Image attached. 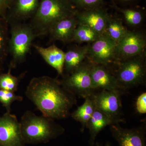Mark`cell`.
Masks as SVG:
<instances>
[{
    "label": "cell",
    "instance_id": "cell-6",
    "mask_svg": "<svg viewBox=\"0 0 146 146\" xmlns=\"http://www.w3.org/2000/svg\"><path fill=\"white\" fill-rule=\"evenodd\" d=\"M92 63L88 58L74 72L66 75L61 80L63 86L79 98L90 97L95 91L92 87L91 69Z\"/></svg>",
    "mask_w": 146,
    "mask_h": 146
},
{
    "label": "cell",
    "instance_id": "cell-18",
    "mask_svg": "<svg viewBox=\"0 0 146 146\" xmlns=\"http://www.w3.org/2000/svg\"><path fill=\"white\" fill-rule=\"evenodd\" d=\"M114 123H115L114 121L96 108L86 126L89 129L90 135L88 141L89 145L94 146L96 138L100 132L107 126Z\"/></svg>",
    "mask_w": 146,
    "mask_h": 146
},
{
    "label": "cell",
    "instance_id": "cell-8",
    "mask_svg": "<svg viewBox=\"0 0 146 146\" xmlns=\"http://www.w3.org/2000/svg\"><path fill=\"white\" fill-rule=\"evenodd\" d=\"M146 46L145 33L141 31L128 30L116 45V64L146 52Z\"/></svg>",
    "mask_w": 146,
    "mask_h": 146
},
{
    "label": "cell",
    "instance_id": "cell-17",
    "mask_svg": "<svg viewBox=\"0 0 146 146\" xmlns=\"http://www.w3.org/2000/svg\"><path fill=\"white\" fill-rule=\"evenodd\" d=\"M33 46L45 61L57 71L59 75L63 76L65 52L55 45L46 48L35 44Z\"/></svg>",
    "mask_w": 146,
    "mask_h": 146
},
{
    "label": "cell",
    "instance_id": "cell-7",
    "mask_svg": "<svg viewBox=\"0 0 146 146\" xmlns=\"http://www.w3.org/2000/svg\"><path fill=\"white\" fill-rule=\"evenodd\" d=\"M121 91L119 89L101 90L91 96L96 108L111 119L115 123L121 122Z\"/></svg>",
    "mask_w": 146,
    "mask_h": 146
},
{
    "label": "cell",
    "instance_id": "cell-24",
    "mask_svg": "<svg viewBox=\"0 0 146 146\" xmlns=\"http://www.w3.org/2000/svg\"><path fill=\"white\" fill-rule=\"evenodd\" d=\"M11 69L9 68L7 73L0 74V89L15 92L18 90L19 83L25 74L16 76L11 74Z\"/></svg>",
    "mask_w": 146,
    "mask_h": 146
},
{
    "label": "cell",
    "instance_id": "cell-29",
    "mask_svg": "<svg viewBox=\"0 0 146 146\" xmlns=\"http://www.w3.org/2000/svg\"><path fill=\"white\" fill-rule=\"evenodd\" d=\"M96 146H101L100 145L99 143H97L96 144ZM105 146H112L111 145V144L109 143V142H107V143H106V144L105 145Z\"/></svg>",
    "mask_w": 146,
    "mask_h": 146
},
{
    "label": "cell",
    "instance_id": "cell-28",
    "mask_svg": "<svg viewBox=\"0 0 146 146\" xmlns=\"http://www.w3.org/2000/svg\"><path fill=\"white\" fill-rule=\"evenodd\" d=\"M124 5H133L138 2L139 0H113Z\"/></svg>",
    "mask_w": 146,
    "mask_h": 146
},
{
    "label": "cell",
    "instance_id": "cell-13",
    "mask_svg": "<svg viewBox=\"0 0 146 146\" xmlns=\"http://www.w3.org/2000/svg\"><path fill=\"white\" fill-rule=\"evenodd\" d=\"M92 87L96 90L120 89L114 72L110 67L92 63L91 69Z\"/></svg>",
    "mask_w": 146,
    "mask_h": 146
},
{
    "label": "cell",
    "instance_id": "cell-1",
    "mask_svg": "<svg viewBox=\"0 0 146 146\" xmlns=\"http://www.w3.org/2000/svg\"><path fill=\"white\" fill-rule=\"evenodd\" d=\"M25 95L42 115L55 119H65L77 104L76 96L60 80L48 76L33 78L27 86Z\"/></svg>",
    "mask_w": 146,
    "mask_h": 146
},
{
    "label": "cell",
    "instance_id": "cell-19",
    "mask_svg": "<svg viewBox=\"0 0 146 146\" xmlns=\"http://www.w3.org/2000/svg\"><path fill=\"white\" fill-rule=\"evenodd\" d=\"M111 7L122 15L126 23L129 26L138 28L143 23L145 16V12L143 9L136 7L123 8L118 6L115 2L112 0Z\"/></svg>",
    "mask_w": 146,
    "mask_h": 146
},
{
    "label": "cell",
    "instance_id": "cell-3",
    "mask_svg": "<svg viewBox=\"0 0 146 146\" xmlns=\"http://www.w3.org/2000/svg\"><path fill=\"white\" fill-rule=\"evenodd\" d=\"M77 10L70 0H40L29 25L36 37L48 34L51 27L61 19L74 16Z\"/></svg>",
    "mask_w": 146,
    "mask_h": 146
},
{
    "label": "cell",
    "instance_id": "cell-5",
    "mask_svg": "<svg viewBox=\"0 0 146 146\" xmlns=\"http://www.w3.org/2000/svg\"><path fill=\"white\" fill-rule=\"evenodd\" d=\"M146 52L116 64L114 72L119 89L121 91L145 83L146 81Z\"/></svg>",
    "mask_w": 146,
    "mask_h": 146
},
{
    "label": "cell",
    "instance_id": "cell-14",
    "mask_svg": "<svg viewBox=\"0 0 146 146\" xmlns=\"http://www.w3.org/2000/svg\"><path fill=\"white\" fill-rule=\"evenodd\" d=\"M40 0H15L6 18L9 23L31 19L36 13Z\"/></svg>",
    "mask_w": 146,
    "mask_h": 146
},
{
    "label": "cell",
    "instance_id": "cell-9",
    "mask_svg": "<svg viewBox=\"0 0 146 146\" xmlns=\"http://www.w3.org/2000/svg\"><path fill=\"white\" fill-rule=\"evenodd\" d=\"M117 44L102 35L89 45L87 58L94 64L110 67L116 64L115 50Z\"/></svg>",
    "mask_w": 146,
    "mask_h": 146
},
{
    "label": "cell",
    "instance_id": "cell-15",
    "mask_svg": "<svg viewBox=\"0 0 146 146\" xmlns=\"http://www.w3.org/2000/svg\"><path fill=\"white\" fill-rule=\"evenodd\" d=\"M78 25L75 14L58 21L49 31L51 41H60L63 43L72 42L75 30Z\"/></svg>",
    "mask_w": 146,
    "mask_h": 146
},
{
    "label": "cell",
    "instance_id": "cell-2",
    "mask_svg": "<svg viewBox=\"0 0 146 146\" xmlns=\"http://www.w3.org/2000/svg\"><path fill=\"white\" fill-rule=\"evenodd\" d=\"M21 133L25 144L47 143L64 133L65 129L53 119L26 111L20 121Z\"/></svg>",
    "mask_w": 146,
    "mask_h": 146
},
{
    "label": "cell",
    "instance_id": "cell-21",
    "mask_svg": "<svg viewBox=\"0 0 146 146\" xmlns=\"http://www.w3.org/2000/svg\"><path fill=\"white\" fill-rule=\"evenodd\" d=\"M128 31V30L124 25L121 19L111 15L103 35L117 44Z\"/></svg>",
    "mask_w": 146,
    "mask_h": 146
},
{
    "label": "cell",
    "instance_id": "cell-12",
    "mask_svg": "<svg viewBox=\"0 0 146 146\" xmlns=\"http://www.w3.org/2000/svg\"><path fill=\"white\" fill-rule=\"evenodd\" d=\"M110 126L112 136L119 146H146L144 128H123L119 123H114Z\"/></svg>",
    "mask_w": 146,
    "mask_h": 146
},
{
    "label": "cell",
    "instance_id": "cell-10",
    "mask_svg": "<svg viewBox=\"0 0 146 146\" xmlns=\"http://www.w3.org/2000/svg\"><path fill=\"white\" fill-rule=\"evenodd\" d=\"M25 144L16 115L6 112L0 117V146H25Z\"/></svg>",
    "mask_w": 146,
    "mask_h": 146
},
{
    "label": "cell",
    "instance_id": "cell-16",
    "mask_svg": "<svg viewBox=\"0 0 146 146\" xmlns=\"http://www.w3.org/2000/svg\"><path fill=\"white\" fill-rule=\"evenodd\" d=\"M90 44L83 46H70L65 52L63 72L69 74L84 62L87 58Z\"/></svg>",
    "mask_w": 146,
    "mask_h": 146
},
{
    "label": "cell",
    "instance_id": "cell-4",
    "mask_svg": "<svg viewBox=\"0 0 146 146\" xmlns=\"http://www.w3.org/2000/svg\"><path fill=\"white\" fill-rule=\"evenodd\" d=\"M9 25V55L11 58L9 68L12 70L25 62L36 37L29 24L12 22Z\"/></svg>",
    "mask_w": 146,
    "mask_h": 146
},
{
    "label": "cell",
    "instance_id": "cell-30",
    "mask_svg": "<svg viewBox=\"0 0 146 146\" xmlns=\"http://www.w3.org/2000/svg\"><path fill=\"white\" fill-rule=\"evenodd\" d=\"M1 63H0V74L3 72L2 67Z\"/></svg>",
    "mask_w": 146,
    "mask_h": 146
},
{
    "label": "cell",
    "instance_id": "cell-27",
    "mask_svg": "<svg viewBox=\"0 0 146 146\" xmlns=\"http://www.w3.org/2000/svg\"><path fill=\"white\" fill-rule=\"evenodd\" d=\"M136 111L140 114L146 113V93L144 92L139 95L136 100Z\"/></svg>",
    "mask_w": 146,
    "mask_h": 146
},
{
    "label": "cell",
    "instance_id": "cell-22",
    "mask_svg": "<svg viewBox=\"0 0 146 146\" xmlns=\"http://www.w3.org/2000/svg\"><path fill=\"white\" fill-rule=\"evenodd\" d=\"M9 26L6 17L0 16V63L2 64L9 55Z\"/></svg>",
    "mask_w": 146,
    "mask_h": 146
},
{
    "label": "cell",
    "instance_id": "cell-26",
    "mask_svg": "<svg viewBox=\"0 0 146 146\" xmlns=\"http://www.w3.org/2000/svg\"><path fill=\"white\" fill-rule=\"evenodd\" d=\"M77 10L91 9L104 6L105 0H70Z\"/></svg>",
    "mask_w": 146,
    "mask_h": 146
},
{
    "label": "cell",
    "instance_id": "cell-11",
    "mask_svg": "<svg viewBox=\"0 0 146 146\" xmlns=\"http://www.w3.org/2000/svg\"><path fill=\"white\" fill-rule=\"evenodd\" d=\"M111 14L104 6L84 10H77L75 14L78 25L88 26L100 35L104 33Z\"/></svg>",
    "mask_w": 146,
    "mask_h": 146
},
{
    "label": "cell",
    "instance_id": "cell-25",
    "mask_svg": "<svg viewBox=\"0 0 146 146\" xmlns=\"http://www.w3.org/2000/svg\"><path fill=\"white\" fill-rule=\"evenodd\" d=\"M23 100V97L16 95L15 92L0 89V103L5 108L7 112H11V105L14 102Z\"/></svg>",
    "mask_w": 146,
    "mask_h": 146
},
{
    "label": "cell",
    "instance_id": "cell-23",
    "mask_svg": "<svg viewBox=\"0 0 146 146\" xmlns=\"http://www.w3.org/2000/svg\"><path fill=\"white\" fill-rule=\"evenodd\" d=\"M101 35L88 26L78 25L74 32L72 42L78 44H91Z\"/></svg>",
    "mask_w": 146,
    "mask_h": 146
},
{
    "label": "cell",
    "instance_id": "cell-20",
    "mask_svg": "<svg viewBox=\"0 0 146 146\" xmlns=\"http://www.w3.org/2000/svg\"><path fill=\"white\" fill-rule=\"evenodd\" d=\"M96 106L94 102L90 97L85 98L83 104L78 108L71 114V117L75 121L81 124V131L83 132L87 124L93 115Z\"/></svg>",
    "mask_w": 146,
    "mask_h": 146
}]
</instances>
